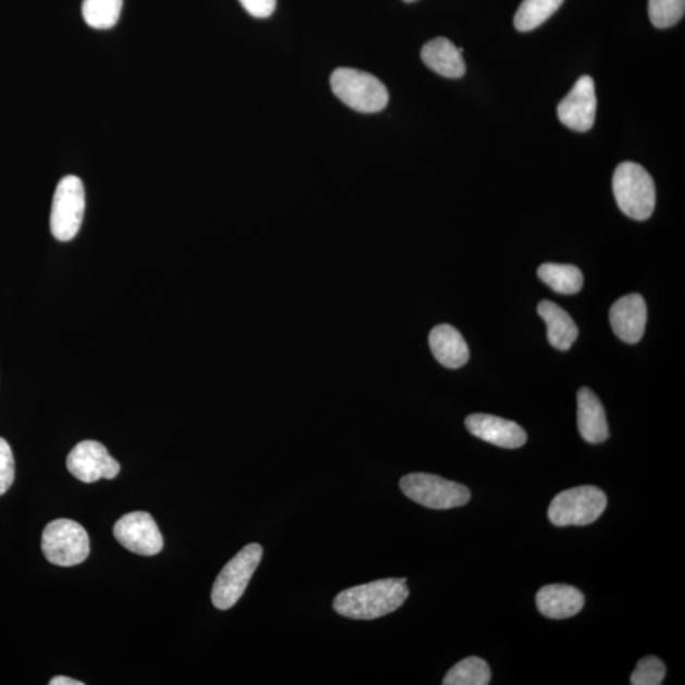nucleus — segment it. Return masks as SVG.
Returning <instances> with one entry per match:
<instances>
[{"instance_id": "23", "label": "nucleus", "mask_w": 685, "mask_h": 685, "mask_svg": "<svg viewBox=\"0 0 685 685\" xmlns=\"http://www.w3.org/2000/svg\"><path fill=\"white\" fill-rule=\"evenodd\" d=\"M684 12L685 0H649V17L657 28L673 27L684 17Z\"/></svg>"}, {"instance_id": "16", "label": "nucleus", "mask_w": 685, "mask_h": 685, "mask_svg": "<svg viewBox=\"0 0 685 685\" xmlns=\"http://www.w3.org/2000/svg\"><path fill=\"white\" fill-rule=\"evenodd\" d=\"M429 346L436 360L447 369H460L469 361L468 342L452 325L434 327L429 334Z\"/></svg>"}, {"instance_id": "5", "label": "nucleus", "mask_w": 685, "mask_h": 685, "mask_svg": "<svg viewBox=\"0 0 685 685\" xmlns=\"http://www.w3.org/2000/svg\"><path fill=\"white\" fill-rule=\"evenodd\" d=\"M262 556V546L250 544L226 563L213 584L211 594L213 606L221 611H226L238 603L251 576L261 563Z\"/></svg>"}, {"instance_id": "24", "label": "nucleus", "mask_w": 685, "mask_h": 685, "mask_svg": "<svg viewBox=\"0 0 685 685\" xmlns=\"http://www.w3.org/2000/svg\"><path fill=\"white\" fill-rule=\"evenodd\" d=\"M667 669L664 662L657 657H646L637 662L631 675L634 685H660L664 681Z\"/></svg>"}, {"instance_id": "6", "label": "nucleus", "mask_w": 685, "mask_h": 685, "mask_svg": "<svg viewBox=\"0 0 685 685\" xmlns=\"http://www.w3.org/2000/svg\"><path fill=\"white\" fill-rule=\"evenodd\" d=\"M45 558L53 565L68 568L86 561L89 551V537L79 523L71 520L52 521L42 533Z\"/></svg>"}, {"instance_id": "4", "label": "nucleus", "mask_w": 685, "mask_h": 685, "mask_svg": "<svg viewBox=\"0 0 685 685\" xmlns=\"http://www.w3.org/2000/svg\"><path fill=\"white\" fill-rule=\"evenodd\" d=\"M607 508V497L596 486H577L556 495L548 508V518L556 527L588 525Z\"/></svg>"}, {"instance_id": "8", "label": "nucleus", "mask_w": 685, "mask_h": 685, "mask_svg": "<svg viewBox=\"0 0 685 685\" xmlns=\"http://www.w3.org/2000/svg\"><path fill=\"white\" fill-rule=\"evenodd\" d=\"M401 491L418 505L431 509H452L468 505L466 486L431 474H409L400 479Z\"/></svg>"}, {"instance_id": "17", "label": "nucleus", "mask_w": 685, "mask_h": 685, "mask_svg": "<svg viewBox=\"0 0 685 685\" xmlns=\"http://www.w3.org/2000/svg\"><path fill=\"white\" fill-rule=\"evenodd\" d=\"M423 63L445 78L459 79L466 73L462 52L445 37L426 42L422 49Z\"/></svg>"}, {"instance_id": "7", "label": "nucleus", "mask_w": 685, "mask_h": 685, "mask_svg": "<svg viewBox=\"0 0 685 685\" xmlns=\"http://www.w3.org/2000/svg\"><path fill=\"white\" fill-rule=\"evenodd\" d=\"M86 211V190L80 178L66 175L53 194L50 228L53 238L71 241L78 235Z\"/></svg>"}, {"instance_id": "28", "label": "nucleus", "mask_w": 685, "mask_h": 685, "mask_svg": "<svg viewBox=\"0 0 685 685\" xmlns=\"http://www.w3.org/2000/svg\"><path fill=\"white\" fill-rule=\"evenodd\" d=\"M403 2H406V3H414V2H416V0H403Z\"/></svg>"}, {"instance_id": "22", "label": "nucleus", "mask_w": 685, "mask_h": 685, "mask_svg": "<svg viewBox=\"0 0 685 685\" xmlns=\"http://www.w3.org/2000/svg\"><path fill=\"white\" fill-rule=\"evenodd\" d=\"M491 680V672L483 659L471 657L456 664L445 676V685H486Z\"/></svg>"}, {"instance_id": "13", "label": "nucleus", "mask_w": 685, "mask_h": 685, "mask_svg": "<svg viewBox=\"0 0 685 685\" xmlns=\"http://www.w3.org/2000/svg\"><path fill=\"white\" fill-rule=\"evenodd\" d=\"M609 322L616 337L635 345L643 339L647 308L644 297L638 294H630L616 300L609 311Z\"/></svg>"}, {"instance_id": "9", "label": "nucleus", "mask_w": 685, "mask_h": 685, "mask_svg": "<svg viewBox=\"0 0 685 685\" xmlns=\"http://www.w3.org/2000/svg\"><path fill=\"white\" fill-rule=\"evenodd\" d=\"M71 474L83 483L91 484L99 478L112 479L120 474V463L96 440H83L66 459Z\"/></svg>"}, {"instance_id": "26", "label": "nucleus", "mask_w": 685, "mask_h": 685, "mask_svg": "<svg viewBox=\"0 0 685 685\" xmlns=\"http://www.w3.org/2000/svg\"><path fill=\"white\" fill-rule=\"evenodd\" d=\"M244 10L256 18H269L276 10L277 0H239Z\"/></svg>"}, {"instance_id": "25", "label": "nucleus", "mask_w": 685, "mask_h": 685, "mask_svg": "<svg viewBox=\"0 0 685 685\" xmlns=\"http://www.w3.org/2000/svg\"><path fill=\"white\" fill-rule=\"evenodd\" d=\"M15 469L12 448L8 441L0 438V495L10 490L14 482Z\"/></svg>"}, {"instance_id": "2", "label": "nucleus", "mask_w": 685, "mask_h": 685, "mask_svg": "<svg viewBox=\"0 0 685 685\" xmlns=\"http://www.w3.org/2000/svg\"><path fill=\"white\" fill-rule=\"evenodd\" d=\"M612 186L615 202L624 215L637 221L652 215L657 188L644 166L632 162L620 164L615 167Z\"/></svg>"}, {"instance_id": "27", "label": "nucleus", "mask_w": 685, "mask_h": 685, "mask_svg": "<svg viewBox=\"0 0 685 685\" xmlns=\"http://www.w3.org/2000/svg\"><path fill=\"white\" fill-rule=\"evenodd\" d=\"M50 685H84L83 682L72 680V677L67 676H57L53 677L49 683Z\"/></svg>"}, {"instance_id": "3", "label": "nucleus", "mask_w": 685, "mask_h": 685, "mask_svg": "<svg viewBox=\"0 0 685 685\" xmlns=\"http://www.w3.org/2000/svg\"><path fill=\"white\" fill-rule=\"evenodd\" d=\"M331 86L333 94L357 112L376 113L388 103L385 84L375 75L357 68H337L331 76Z\"/></svg>"}, {"instance_id": "1", "label": "nucleus", "mask_w": 685, "mask_h": 685, "mask_svg": "<svg viewBox=\"0 0 685 685\" xmlns=\"http://www.w3.org/2000/svg\"><path fill=\"white\" fill-rule=\"evenodd\" d=\"M409 597L407 578L381 581L353 586L334 599L335 612L350 620H376L399 609Z\"/></svg>"}, {"instance_id": "12", "label": "nucleus", "mask_w": 685, "mask_h": 685, "mask_svg": "<svg viewBox=\"0 0 685 685\" xmlns=\"http://www.w3.org/2000/svg\"><path fill=\"white\" fill-rule=\"evenodd\" d=\"M464 424L472 436L501 448H520L527 441V433L521 425L499 416L471 414Z\"/></svg>"}, {"instance_id": "19", "label": "nucleus", "mask_w": 685, "mask_h": 685, "mask_svg": "<svg viewBox=\"0 0 685 685\" xmlns=\"http://www.w3.org/2000/svg\"><path fill=\"white\" fill-rule=\"evenodd\" d=\"M537 274L540 281L561 295L577 294L584 285L583 273L575 265L545 263Z\"/></svg>"}, {"instance_id": "10", "label": "nucleus", "mask_w": 685, "mask_h": 685, "mask_svg": "<svg viewBox=\"0 0 685 685\" xmlns=\"http://www.w3.org/2000/svg\"><path fill=\"white\" fill-rule=\"evenodd\" d=\"M114 537L119 543L141 556H154L163 550V536L149 513L134 512L126 514L114 524Z\"/></svg>"}, {"instance_id": "11", "label": "nucleus", "mask_w": 685, "mask_h": 685, "mask_svg": "<svg viewBox=\"0 0 685 685\" xmlns=\"http://www.w3.org/2000/svg\"><path fill=\"white\" fill-rule=\"evenodd\" d=\"M596 84L589 75H583L570 94L558 105L562 125L577 133L589 132L597 116Z\"/></svg>"}, {"instance_id": "18", "label": "nucleus", "mask_w": 685, "mask_h": 685, "mask_svg": "<svg viewBox=\"0 0 685 685\" xmlns=\"http://www.w3.org/2000/svg\"><path fill=\"white\" fill-rule=\"evenodd\" d=\"M537 311L547 325V339L550 345L562 352L569 350L578 335L573 317L558 303L548 300L540 301Z\"/></svg>"}, {"instance_id": "15", "label": "nucleus", "mask_w": 685, "mask_h": 685, "mask_svg": "<svg viewBox=\"0 0 685 685\" xmlns=\"http://www.w3.org/2000/svg\"><path fill=\"white\" fill-rule=\"evenodd\" d=\"M577 429L591 445L601 444L609 437L605 408L589 387H583L577 393Z\"/></svg>"}, {"instance_id": "20", "label": "nucleus", "mask_w": 685, "mask_h": 685, "mask_svg": "<svg viewBox=\"0 0 685 685\" xmlns=\"http://www.w3.org/2000/svg\"><path fill=\"white\" fill-rule=\"evenodd\" d=\"M563 0H523L515 13L514 26L520 33H530L551 18L559 11Z\"/></svg>"}, {"instance_id": "14", "label": "nucleus", "mask_w": 685, "mask_h": 685, "mask_svg": "<svg viewBox=\"0 0 685 685\" xmlns=\"http://www.w3.org/2000/svg\"><path fill=\"white\" fill-rule=\"evenodd\" d=\"M584 601L581 590L565 584L546 585L536 596L538 611L552 620L574 616L582 611Z\"/></svg>"}, {"instance_id": "21", "label": "nucleus", "mask_w": 685, "mask_h": 685, "mask_svg": "<svg viewBox=\"0 0 685 685\" xmlns=\"http://www.w3.org/2000/svg\"><path fill=\"white\" fill-rule=\"evenodd\" d=\"M124 0H83L82 14L91 28L104 30L117 25Z\"/></svg>"}]
</instances>
